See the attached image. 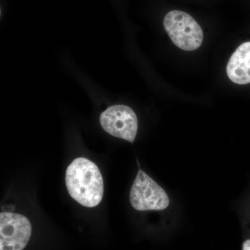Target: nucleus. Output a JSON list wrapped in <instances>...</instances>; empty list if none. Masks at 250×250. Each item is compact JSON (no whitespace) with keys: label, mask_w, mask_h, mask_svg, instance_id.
Here are the masks:
<instances>
[{"label":"nucleus","mask_w":250,"mask_h":250,"mask_svg":"<svg viewBox=\"0 0 250 250\" xmlns=\"http://www.w3.org/2000/svg\"><path fill=\"white\" fill-rule=\"evenodd\" d=\"M130 202L140 211L160 210L168 207L170 200L165 190L139 169L130 191Z\"/></svg>","instance_id":"3"},{"label":"nucleus","mask_w":250,"mask_h":250,"mask_svg":"<svg viewBox=\"0 0 250 250\" xmlns=\"http://www.w3.org/2000/svg\"><path fill=\"white\" fill-rule=\"evenodd\" d=\"M164 25L172 42L179 48L193 51L200 48L203 41V31L190 15L174 10L164 18Z\"/></svg>","instance_id":"2"},{"label":"nucleus","mask_w":250,"mask_h":250,"mask_svg":"<svg viewBox=\"0 0 250 250\" xmlns=\"http://www.w3.org/2000/svg\"><path fill=\"white\" fill-rule=\"evenodd\" d=\"M65 184L70 196L83 207H96L103 200V176L96 164L85 158H77L67 167Z\"/></svg>","instance_id":"1"},{"label":"nucleus","mask_w":250,"mask_h":250,"mask_svg":"<svg viewBox=\"0 0 250 250\" xmlns=\"http://www.w3.org/2000/svg\"><path fill=\"white\" fill-rule=\"evenodd\" d=\"M31 236V225L24 215L0 213V250H23Z\"/></svg>","instance_id":"5"},{"label":"nucleus","mask_w":250,"mask_h":250,"mask_svg":"<svg viewBox=\"0 0 250 250\" xmlns=\"http://www.w3.org/2000/svg\"><path fill=\"white\" fill-rule=\"evenodd\" d=\"M243 250H250V240H247L243 243Z\"/></svg>","instance_id":"7"},{"label":"nucleus","mask_w":250,"mask_h":250,"mask_svg":"<svg viewBox=\"0 0 250 250\" xmlns=\"http://www.w3.org/2000/svg\"><path fill=\"white\" fill-rule=\"evenodd\" d=\"M227 74L229 80L237 84L250 83V42L241 44L230 57Z\"/></svg>","instance_id":"6"},{"label":"nucleus","mask_w":250,"mask_h":250,"mask_svg":"<svg viewBox=\"0 0 250 250\" xmlns=\"http://www.w3.org/2000/svg\"><path fill=\"white\" fill-rule=\"evenodd\" d=\"M102 127L108 134L134 143L138 131L136 113L129 106L115 105L104 111L100 118Z\"/></svg>","instance_id":"4"}]
</instances>
